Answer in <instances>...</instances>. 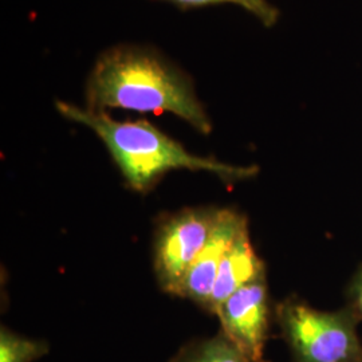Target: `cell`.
<instances>
[{"mask_svg": "<svg viewBox=\"0 0 362 362\" xmlns=\"http://www.w3.org/2000/svg\"><path fill=\"white\" fill-rule=\"evenodd\" d=\"M348 300L350 310L353 311L360 320H362V266L354 274L349 288H348Z\"/></svg>", "mask_w": 362, "mask_h": 362, "instance_id": "obj_11", "label": "cell"}, {"mask_svg": "<svg viewBox=\"0 0 362 362\" xmlns=\"http://www.w3.org/2000/svg\"><path fill=\"white\" fill-rule=\"evenodd\" d=\"M61 116L93 130L104 143L127 185L146 194L175 169L206 170L224 182H236L257 176L255 165H231L214 157L189 153L179 141L146 119L117 121L107 112H90L86 107L57 101Z\"/></svg>", "mask_w": 362, "mask_h": 362, "instance_id": "obj_2", "label": "cell"}, {"mask_svg": "<svg viewBox=\"0 0 362 362\" xmlns=\"http://www.w3.org/2000/svg\"><path fill=\"white\" fill-rule=\"evenodd\" d=\"M49 344L0 329V362H34L49 353Z\"/></svg>", "mask_w": 362, "mask_h": 362, "instance_id": "obj_9", "label": "cell"}, {"mask_svg": "<svg viewBox=\"0 0 362 362\" xmlns=\"http://www.w3.org/2000/svg\"><path fill=\"white\" fill-rule=\"evenodd\" d=\"M276 321L296 362H362L361 321L349 308L321 311L297 298L281 302Z\"/></svg>", "mask_w": 362, "mask_h": 362, "instance_id": "obj_3", "label": "cell"}, {"mask_svg": "<svg viewBox=\"0 0 362 362\" xmlns=\"http://www.w3.org/2000/svg\"><path fill=\"white\" fill-rule=\"evenodd\" d=\"M221 333L243 353L248 362L266 360L270 303L266 274L240 287L216 311Z\"/></svg>", "mask_w": 362, "mask_h": 362, "instance_id": "obj_5", "label": "cell"}, {"mask_svg": "<svg viewBox=\"0 0 362 362\" xmlns=\"http://www.w3.org/2000/svg\"><path fill=\"white\" fill-rule=\"evenodd\" d=\"M164 1L177 6L180 10H191V8H199V7L212 6V4L231 3L246 10L247 13L257 18L259 22L267 28L275 26L281 16L279 8L269 0H164Z\"/></svg>", "mask_w": 362, "mask_h": 362, "instance_id": "obj_10", "label": "cell"}, {"mask_svg": "<svg viewBox=\"0 0 362 362\" xmlns=\"http://www.w3.org/2000/svg\"><path fill=\"white\" fill-rule=\"evenodd\" d=\"M85 103L90 112L172 113L202 134L212 132L192 77L146 45L121 43L101 52L86 79Z\"/></svg>", "mask_w": 362, "mask_h": 362, "instance_id": "obj_1", "label": "cell"}, {"mask_svg": "<svg viewBox=\"0 0 362 362\" xmlns=\"http://www.w3.org/2000/svg\"><path fill=\"white\" fill-rule=\"evenodd\" d=\"M221 208H184L158 224L155 236V272L160 287L172 294L214 233Z\"/></svg>", "mask_w": 362, "mask_h": 362, "instance_id": "obj_4", "label": "cell"}, {"mask_svg": "<svg viewBox=\"0 0 362 362\" xmlns=\"http://www.w3.org/2000/svg\"><path fill=\"white\" fill-rule=\"evenodd\" d=\"M246 226L248 223L245 215L230 208H221L219 221L207 245L194 259L180 282L173 288L172 294L191 299L207 310L220 263L236 236Z\"/></svg>", "mask_w": 362, "mask_h": 362, "instance_id": "obj_6", "label": "cell"}, {"mask_svg": "<svg viewBox=\"0 0 362 362\" xmlns=\"http://www.w3.org/2000/svg\"><path fill=\"white\" fill-rule=\"evenodd\" d=\"M263 274H266L264 263L251 245L248 226H246L236 236L220 263L207 311L216 314L226 299Z\"/></svg>", "mask_w": 362, "mask_h": 362, "instance_id": "obj_7", "label": "cell"}, {"mask_svg": "<svg viewBox=\"0 0 362 362\" xmlns=\"http://www.w3.org/2000/svg\"><path fill=\"white\" fill-rule=\"evenodd\" d=\"M169 362H248L233 342L219 333L209 339L196 341L182 349Z\"/></svg>", "mask_w": 362, "mask_h": 362, "instance_id": "obj_8", "label": "cell"}]
</instances>
